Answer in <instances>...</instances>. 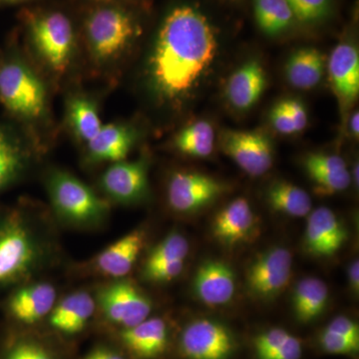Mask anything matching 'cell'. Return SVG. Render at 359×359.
<instances>
[{
	"label": "cell",
	"mask_w": 359,
	"mask_h": 359,
	"mask_svg": "<svg viewBox=\"0 0 359 359\" xmlns=\"http://www.w3.org/2000/svg\"><path fill=\"white\" fill-rule=\"evenodd\" d=\"M218 52L214 27L197 6L179 4L168 11L156 33L147 61L153 96L176 105L188 98Z\"/></svg>",
	"instance_id": "6da1fadb"
},
{
	"label": "cell",
	"mask_w": 359,
	"mask_h": 359,
	"mask_svg": "<svg viewBox=\"0 0 359 359\" xmlns=\"http://www.w3.org/2000/svg\"><path fill=\"white\" fill-rule=\"evenodd\" d=\"M20 20L33 65L42 76L60 83L74 67L80 51L78 23L61 7L39 4L23 9Z\"/></svg>",
	"instance_id": "7a4b0ae2"
},
{
	"label": "cell",
	"mask_w": 359,
	"mask_h": 359,
	"mask_svg": "<svg viewBox=\"0 0 359 359\" xmlns=\"http://www.w3.org/2000/svg\"><path fill=\"white\" fill-rule=\"evenodd\" d=\"M137 4H97L83 6L79 26L80 41L98 74H108L126 57L140 37L142 25Z\"/></svg>",
	"instance_id": "3957f363"
},
{
	"label": "cell",
	"mask_w": 359,
	"mask_h": 359,
	"mask_svg": "<svg viewBox=\"0 0 359 359\" xmlns=\"http://www.w3.org/2000/svg\"><path fill=\"white\" fill-rule=\"evenodd\" d=\"M48 89L41 73L23 59L7 61L0 67V101L27 128L35 146L52 129Z\"/></svg>",
	"instance_id": "277c9868"
},
{
	"label": "cell",
	"mask_w": 359,
	"mask_h": 359,
	"mask_svg": "<svg viewBox=\"0 0 359 359\" xmlns=\"http://www.w3.org/2000/svg\"><path fill=\"white\" fill-rule=\"evenodd\" d=\"M46 184L54 209L66 221L97 223L109 211L107 201L99 197L89 186L68 172H51Z\"/></svg>",
	"instance_id": "5b68a950"
},
{
	"label": "cell",
	"mask_w": 359,
	"mask_h": 359,
	"mask_svg": "<svg viewBox=\"0 0 359 359\" xmlns=\"http://www.w3.org/2000/svg\"><path fill=\"white\" fill-rule=\"evenodd\" d=\"M39 257V243L22 219H11L0 226V283L30 275Z\"/></svg>",
	"instance_id": "8992f818"
},
{
	"label": "cell",
	"mask_w": 359,
	"mask_h": 359,
	"mask_svg": "<svg viewBox=\"0 0 359 359\" xmlns=\"http://www.w3.org/2000/svg\"><path fill=\"white\" fill-rule=\"evenodd\" d=\"M235 348L230 330L208 318L192 321L180 335L179 351L185 359H229Z\"/></svg>",
	"instance_id": "52a82bcc"
},
{
	"label": "cell",
	"mask_w": 359,
	"mask_h": 359,
	"mask_svg": "<svg viewBox=\"0 0 359 359\" xmlns=\"http://www.w3.org/2000/svg\"><path fill=\"white\" fill-rule=\"evenodd\" d=\"M221 147L250 176H263L273 167V142L262 130H226L221 135Z\"/></svg>",
	"instance_id": "ba28073f"
},
{
	"label": "cell",
	"mask_w": 359,
	"mask_h": 359,
	"mask_svg": "<svg viewBox=\"0 0 359 359\" xmlns=\"http://www.w3.org/2000/svg\"><path fill=\"white\" fill-rule=\"evenodd\" d=\"M226 190L224 183L209 175L180 171L168 183L167 199L175 212L191 214L211 205Z\"/></svg>",
	"instance_id": "9c48e42d"
},
{
	"label": "cell",
	"mask_w": 359,
	"mask_h": 359,
	"mask_svg": "<svg viewBox=\"0 0 359 359\" xmlns=\"http://www.w3.org/2000/svg\"><path fill=\"white\" fill-rule=\"evenodd\" d=\"M292 255L283 247L266 250L252 261L247 269V287L257 299H275L289 285Z\"/></svg>",
	"instance_id": "30bf717a"
},
{
	"label": "cell",
	"mask_w": 359,
	"mask_h": 359,
	"mask_svg": "<svg viewBox=\"0 0 359 359\" xmlns=\"http://www.w3.org/2000/svg\"><path fill=\"white\" fill-rule=\"evenodd\" d=\"M99 304L106 320L121 330L147 320L152 311L150 299L126 280L111 283L101 290Z\"/></svg>",
	"instance_id": "8fae6325"
},
{
	"label": "cell",
	"mask_w": 359,
	"mask_h": 359,
	"mask_svg": "<svg viewBox=\"0 0 359 359\" xmlns=\"http://www.w3.org/2000/svg\"><path fill=\"white\" fill-rule=\"evenodd\" d=\"M148 171L147 158L113 163L101 176L100 186L104 193L116 202H140L149 192Z\"/></svg>",
	"instance_id": "7c38bea8"
},
{
	"label": "cell",
	"mask_w": 359,
	"mask_h": 359,
	"mask_svg": "<svg viewBox=\"0 0 359 359\" xmlns=\"http://www.w3.org/2000/svg\"><path fill=\"white\" fill-rule=\"evenodd\" d=\"M328 77L342 112L353 107L359 94V52L349 41L335 46L327 62Z\"/></svg>",
	"instance_id": "4fadbf2b"
},
{
	"label": "cell",
	"mask_w": 359,
	"mask_h": 359,
	"mask_svg": "<svg viewBox=\"0 0 359 359\" xmlns=\"http://www.w3.org/2000/svg\"><path fill=\"white\" fill-rule=\"evenodd\" d=\"M138 130L134 125L114 122L103 125L96 136L85 144V156L91 164L124 161L138 141Z\"/></svg>",
	"instance_id": "5bb4252c"
},
{
	"label": "cell",
	"mask_w": 359,
	"mask_h": 359,
	"mask_svg": "<svg viewBox=\"0 0 359 359\" xmlns=\"http://www.w3.org/2000/svg\"><path fill=\"white\" fill-rule=\"evenodd\" d=\"M348 238L346 226L332 210L318 208L309 212L304 245L309 254L316 257H334Z\"/></svg>",
	"instance_id": "9a60e30c"
},
{
	"label": "cell",
	"mask_w": 359,
	"mask_h": 359,
	"mask_svg": "<svg viewBox=\"0 0 359 359\" xmlns=\"http://www.w3.org/2000/svg\"><path fill=\"white\" fill-rule=\"evenodd\" d=\"M257 219L245 198L231 201L215 217L212 224L214 238L226 247L244 244L257 231Z\"/></svg>",
	"instance_id": "2e32d148"
},
{
	"label": "cell",
	"mask_w": 359,
	"mask_h": 359,
	"mask_svg": "<svg viewBox=\"0 0 359 359\" xmlns=\"http://www.w3.org/2000/svg\"><path fill=\"white\" fill-rule=\"evenodd\" d=\"M119 339L131 358L159 359L169 347V327L163 318H148L134 327L120 330Z\"/></svg>",
	"instance_id": "e0dca14e"
},
{
	"label": "cell",
	"mask_w": 359,
	"mask_h": 359,
	"mask_svg": "<svg viewBox=\"0 0 359 359\" xmlns=\"http://www.w3.org/2000/svg\"><path fill=\"white\" fill-rule=\"evenodd\" d=\"M193 289L203 304L216 308L228 304L233 299L237 290V280L228 264L210 259L198 269Z\"/></svg>",
	"instance_id": "ac0fdd59"
},
{
	"label": "cell",
	"mask_w": 359,
	"mask_h": 359,
	"mask_svg": "<svg viewBox=\"0 0 359 359\" xmlns=\"http://www.w3.org/2000/svg\"><path fill=\"white\" fill-rule=\"evenodd\" d=\"M266 88V75L259 61L250 60L229 78L224 95L233 109L250 110L261 99Z\"/></svg>",
	"instance_id": "d6986e66"
},
{
	"label": "cell",
	"mask_w": 359,
	"mask_h": 359,
	"mask_svg": "<svg viewBox=\"0 0 359 359\" xmlns=\"http://www.w3.org/2000/svg\"><path fill=\"white\" fill-rule=\"evenodd\" d=\"M144 231L135 230L113 243L97 257V271L111 278H123L133 269L145 245Z\"/></svg>",
	"instance_id": "ffe728a7"
},
{
	"label": "cell",
	"mask_w": 359,
	"mask_h": 359,
	"mask_svg": "<svg viewBox=\"0 0 359 359\" xmlns=\"http://www.w3.org/2000/svg\"><path fill=\"white\" fill-rule=\"evenodd\" d=\"M56 290L50 283H33L18 290L9 309L16 320L32 325L50 314L55 306Z\"/></svg>",
	"instance_id": "44dd1931"
},
{
	"label": "cell",
	"mask_w": 359,
	"mask_h": 359,
	"mask_svg": "<svg viewBox=\"0 0 359 359\" xmlns=\"http://www.w3.org/2000/svg\"><path fill=\"white\" fill-rule=\"evenodd\" d=\"M95 311V302L86 292L68 295L54 306L49 316L50 327L59 334L72 337L83 332Z\"/></svg>",
	"instance_id": "7402d4cb"
},
{
	"label": "cell",
	"mask_w": 359,
	"mask_h": 359,
	"mask_svg": "<svg viewBox=\"0 0 359 359\" xmlns=\"http://www.w3.org/2000/svg\"><path fill=\"white\" fill-rule=\"evenodd\" d=\"M66 124L83 145L91 141L103 126L98 105L89 95L71 94L66 101Z\"/></svg>",
	"instance_id": "603a6c76"
},
{
	"label": "cell",
	"mask_w": 359,
	"mask_h": 359,
	"mask_svg": "<svg viewBox=\"0 0 359 359\" xmlns=\"http://www.w3.org/2000/svg\"><path fill=\"white\" fill-rule=\"evenodd\" d=\"M327 57L318 49L306 47L292 54L285 65V76L294 88L311 90L318 86L325 74Z\"/></svg>",
	"instance_id": "cb8c5ba5"
},
{
	"label": "cell",
	"mask_w": 359,
	"mask_h": 359,
	"mask_svg": "<svg viewBox=\"0 0 359 359\" xmlns=\"http://www.w3.org/2000/svg\"><path fill=\"white\" fill-rule=\"evenodd\" d=\"M328 287L318 278H306L297 283L292 297L295 318L301 323H311L327 308Z\"/></svg>",
	"instance_id": "d4e9b609"
},
{
	"label": "cell",
	"mask_w": 359,
	"mask_h": 359,
	"mask_svg": "<svg viewBox=\"0 0 359 359\" xmlns=\"http://www.w3.org/2000/svg\"><path fill=\"white\" fill-rule=\"evenodd\" d=\"M266 200L271 209L292 218L309 216L313 208L309 194L287 181L275 182L269 187Z\"/></svg>",
	"instance_id": "484cf974"
},
{
	"label": "cell",
	"mask_w": 359,
	"mask_h": 359,
	"mask_svg": "<svg viewBox=\"0 0 359 359\" xmlns=\"http://www.w3.org/2000/svg\"><path fill=\"white\" fill-rule=\"evenodd\" d=\"M28 158L27 148L18 135L0 126V191L23 171Z\"/></svg>",
	"instance_id": "4316f807"
},
{
	"label": "cell",
	"mask_w": 359,
	"mask_h": 359,
	"mask_svg": "<svg viewBox=\"0 0 359 359\" xmlns=\"http://www.w3.org/2000/svg\"><path fill=\"white\" fill-rule=\"evenodd\" d=\"M173 145L182 154L201 159L209 157L214 152V128L203 120L194 122L175 135Z\"/></svg>",
	"instance_id": "83f0119b"
},
{
	"label": "cell",
	"mask_w": 359,
	"mask_h": 359,
	"mask_svg": "<svg viewBox=\"0 0 359 359\" xmlns=\"http://www.w3.org/2000/svg\"><path fill=\"white\" fill-rule=\"evenodd\" d=\"M254 9L259 29L269 36L287 32L295 21L287 0H254Z\"/></svg>",
	"instance_id": "f1b7e54d"
},
{
	"label": "cell",
	"mask_w": 359,
	"mask_h": 359,
	"mask_svg": "<svg viewBox=\"0 0 359 359\" xmlns=\"http://www.w3.org/2000/svg\"><path fill=\"white\" fill-rule=\"evenodd\" d=\"M188 241L179 233H171L159 243L149 255L145 266L167 263V262L185 261L189 255Z\"/></svg>",
	"instance_id": "f546056e"
},
{
	"label": "cell",
	"mask_w": 359,
	"mask_h": 359,
	"mask_svg": "<svg viewBox=\"0 0 359 359\" xmlns=\"http://www.w3.org/2000/svg\"><path fill=\"white\" fill-rule=\"evenodd\" d=\"M295 20L304 23H316L330 13L332 0H287Z\"/></svg>",
	"instance_id": "4dcf8cb0"
},
{
	"label": "cell",
	"mask_w": 359,
	"mask_h": 359,
	"mask_svg": "<svg viewBox=\"0 0 359 359\" xmlns=\"http://www.w3.org/2000/svg\"><path fill=\"white\" fill-rule=\"evenodd\" d=\"M6 359H58L44 342L35 339L18 340L7 353Z\"/></svg>",
	"instance_id": "1f68e13d"
},
{
	"label": "cell",
	"mask_w": 359,
	"mask_h": 359,
	"mask_svg": "<svg viewBox=\"0 0 359 359\" xmlns=\"http://www.w3.org/2000/svg\"><path fill=\"white\" fill-rule=\"evenodd\" d=\"M316 186V193L321 196H332L346 190L351 183L348 169L330 173L316 174L309 176Z\"/></svg>",
	"instance_id": "d6a6232c"
},
{
	"label": "cell",
	"mask_w": 359,
	"mask_h": 359,
	"mask_svg": "<svg viewBox=\"0 0 359 359\" xmlns=\"http://www.w3.org/2000/svg\"><path fill=\"white\" fill-rule=\"evenodd\" d=\"M290 334L283 328L275 327L257 335L254 340V349L257 359L271 358Z\"/></svg>",
	"instance_id": "836d02e7"
},
{
	"label": "cell",
	"mask_w": 359,
	"mask_h": 359,
	"mask_svg": "<svg viewBox=\"0 0 359 359\" xmlns=\"http://www.w3.org/2000/svg\"><path fill=\"white\" fill-rule=\"evenodd\" d=\"M320 346L325 353L337 355H354L359 351V340L323 330L318 337Z\"/></svg>",
	"instance_id": "e575fe53"
},
{
	"label": "cell",
	"mask_w": 359,
	"mask_h": 359,
	"mask_svg": "<svg viewBox=\"0 0 359 359\" xmlns=\"http://www.w3.org/2000/svg\"><path fill=\"white\" fill-rule=\"evenodd\" d=\"M185 261L167 262L145 266L143 269L144 278L150 282L167 283L171 282L183 271Z\"/></svg>",
	"instance_id": "d590c367"
},
{
	"label": "cell",
	"mask_w": 359,
	"mask_h": 359,
	"mask_svg": "<svg viewBox=\"0 0 359 359\" xmlns=\"http://www.w3.org/2000/svg\"><path fill=\"white\" fill-rule=\"evenodd\" d=\"M269 121H271L273 129L280 134L294 135L299 133L294 120L290 117L283 100L276 103L271 108V113H269Z\"/></svg>",
	"instance_id": "8d00e7d4"
},
{
	"label": "cell",
	"mask_w": 359,
	"mask_h": 359,
	"mask_svg": "<svg viewBox=\"0 0 359 359\" xmlns=\"http://www.w3.org/2000/svg\"><path fill=\"white\" fill-rule=\"evenodd\" d=\"M325 330L334 334L359 340V327L355 321L351 320L347 316H340L330 321L325 327Z\"/></svg>",
	"instance_id": "74e56055"
},
{
	"label": "cell",
	"mask_w": 359,
	"mask_h": 359,
	"mask_svg": "<svg viewBox=\"0 0 359 359\" xmlns=\"http://www.w3.org/2000/svg\"><path fill=\"white\" fill-rule=\"evenodd\" d=\"M287 111H289L290 117L294 120L297 132H302L308 126L309 115L306 106L299 99H283Z\"/></svg>",
	"instance_id": "f35d334b"
},
{
	"label": "cell",
	"mask_w": 359,
	"mask_h": 359,
	"mask_svg": "<svg viewBox=\"0 0 359 359\" xmlns=\"http://www.w3.org/2000/svg\"><path fill=\"white\" fill-rule=\"evenodd\" d=\"M302 356V340L290 334L280 348L269 359H301Z\"/></svg>",
	"instance_id": "ab89813d"
},
{
	"label": "cell",
	"mask_w": 359,
	"mask_h": 359,
	"mask_svg": "<svg viewBox=\"0 0 359 359\" xmlns=\"http://www.w3.org/2000/svg\"><path fill=\"white\" fill-rule=\"evenodd\" d=\"M83 359H127L124 354L119 353L111 347L100 346H97L93 351H90Z\"/></svg>",
	"instance_id": "60d3db41"
},
{
	"label": "cell",
	"mask_w": 359,
	"mask_h": 359,
	"mask_svg": "<svg viewBox=\"0 0 359 359\" xmlns=\"http://www.w3.org/2000/svg\"><path fill=\"white\" fill-rule=\"evenodd\" d=\"M82 6H97V4H137L138 0H74Z\"/></svg>",
	"instance_id": "b9f144b4"
},
{
	"label": "cell",
	"mask_w": 359,
	"mask_h": 359,
	"mask_svg": "<svg viewBox=\"0 0 359 359\" xmlns=\"http://www.w3.org/2000/svg\"><path fill=\"white\" fill-rule=\"evenodd\" d=\"M349 283L354 292L358 294L359 290V264L358 259L353 261L349 266Z\"/></svg>",
	"instance_id": "7bdbcfd3"
},
{
	"label": "cell",
	"mask_w": 359,
	"mask_h": 359,
	"mask_svg": "<svg viewBox=\"0 0 359 359\" xmlns=\"http://www.w3.org/2000/svg\"><path fill=\"white\" fill-rule=\"evenodd\" d=\"M358 123L359 113L358 111H356V112H354L353 116H351V124H349V126H351V133H353V136L356 137V138H358L359 133Z\"/></svg>",
	"instance_id": "ee69618b"
},
{
	"label": "cell",
	"mask_w": 359,
	"mask_h": 359,
	"mask_svg": "<svg viewBox=\"0 0 359 359\" xmlns=\"http://www.w3.org/2000/svg\"><path fill=\"white\" fill-rule=\"evenodd\" d=\"M34 1H36V0H0V6H1V4H29V2Z\"/></svg>",
	"instance_id": "f6af8a7d"
},
{
	"label": "cell",
	"mask_w": 359,
	"mask_h": 359,
	"mask_svg": "<svg viewBox=\"0 0 359 359\" xmlns=\"http://www.w3.org/2000/svg\"><path fill=\"white\" fill-rule=\"evenodd\" d=\"M351 180L353 179L354 183L358 185V165H354L353 173H351Z\"/></svg>",
	"instance_id": "bcb514c9"
}]
</instances>
